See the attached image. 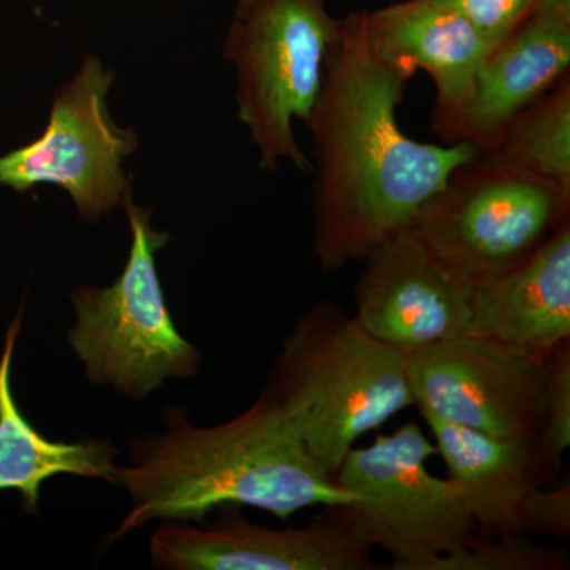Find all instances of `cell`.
I'll return each instance as SVG.
<instances>
[{
	"instance_id": "obj_1",
	"label": "cell",
	"mask_w": 570,
	"mask_h": 570,
	"mask_svg": "<svg viewBox=\"0 0 570 570\" xmlns=\"http://www.w3.org/2000/svg\"><path fill=\"white\" fill-rule=\"evenodd\" d=\"M414 71L371 47L363 13L341 21L305 126L313 138V254L324 273L358 264L406 230L449 176L479 156L471 142H422L397 122Z\"/></svg>"
},
{
	"instance_id": "obj_2",
	"label": "cell",
	"mask_w": 570,
	"mask_h": 570,
	"mask_svg": "<svg viewBox=\"0 0 570 570\" xmlns=\"http://www.w3.org/2000/svg\"><path fill=\"white\" fill-rule=\"evenodd\" d=\"M165 430L129 441V466L112 464L115 485L129 494V512L108 542L151 521L204 523L223 505H249L279 520L309 508L355 501L307 452L272 396L213 426L190 422L186 409L165 406Z\"/></svg>"
},
{
	"instance_id": "obj_3",
	"label": "cell",
	"mask_w": 570,
	"mask_h": 570,
	"mask_svg": "<svg viewBox=\"0 0 570 570\" xmlns=\"http://www.w3.org/2000/svg\"><path fill=\"white\" fill-rule=\"evenodd\" d=\"M265 390L333 475L360 438L415 406L407 355L367 335L332 302L292 324Z\"/></svg>"
},
{
	"instance_id": "obj_4",
	"label": "cell",
	"mask_w": 570,
	"mask_h": 570,
	"mask_svg": "<svg viewBox=\"0 0 570 570\" xmlns=\"http://www.w3.org/2000/svg\"><path fill=\"white\" fill-rule=\"evenodd\" d=\"M124 206L132 234L127 264L108 287L70 292L75 324L67 341L89 384L145 401L168 379L197 376L202 354L176 330L165 303L156 254L170 234L153 227L149 209L130 198Z\"/></svg>"
},
{
	"instance_id": "obj_5",
	"label": "cell",
	"mask_w": 570,
	"mask_h": 570,
	"mask_svg": "<svg viewBox=\"0 0 570 570\" xmlns=\"http://www.w3.org/2000/svg\"><path fill=\"white\" fill-rule=\"evenodd\" d=\"M341 33L324 0H238L224 43L236 71L238 119L249 130L262 170L287 160L313 171L294 121L307 122Z\"/></svg>"
},
{
	"instance_id": "obj_6",
	"label": "cell",
	"mask_w": 570,
	"mask_h": 570,
	"mask_svg": "<svg viewBox=\"0 0 570 570\" xmlns=\"http://www.w3.org/2000/svg\"><path fill=\"white\" fill-rule=\"evenodd\" d=\"M434 453L422 428L409 422L352 449L335 472L337 485L355 501L328 509L356 539L389 554V570H426L478 532L455 482L428 469Z\"/></svg>"
},
{
	"instance_id": "obj_7",
	"label": "cell",
	"mask_w": 570,
	"mask_h": 570,
	"mask_svg": "<svg viewBox=\"0 0 570 570\" xmlns=\"http://www.w3.org/2000/svg\"><path fill=\"white\" fill-rule=\"evenodd\" d=\"M568 219L570 190L479 154L449 176L406 230L474 285L530 257Z\"/></svg>"
},
{
	"instance_id": "obj_8",
	"label": "cell",
	"mask_w": 570,
	"mask_h": 570,
	"mask_svg": "<svg viewBox=\"0 0 570 570\" xmlns=\"http://www.w3.org/2000/svg\"><path fill=\"white\" fill-rule=\"evenodd\" d=\"M112 73L88 56L56 92L50 122L39 140L0 157V186L18 193L37 184L62 187L85 220L126 205L130 186L122 163L137 149V135L112 122L107 97Z\"/></svg>"
},
{
	"instance_id": "obj_9",
	"label": "cell",
	"mask_w": 570,
	"mask_h": 570,
	"mask_svg": "<svg viewBox=\"0 0 570 570\" xmlns=\"http://www.w3.org/2000/svg\"><path fill=\"white\" fill-rule=\"evenodd\" d=\"M406 355L420 412L538 448L546 358L469 333Z\"/></svg>"
},
{
	"instance_id": "obj_10",
	"label": "cell",
	"mask_w": 570,
	"mask_h": 570,
	"mask_svg": "<svg viewBox=\"0 0 570 570\" xmlns=\"http://www.w3.org/2000/svg\"><path fill=\"white\" fill-rule=\"evenodd\" d=\"M239 505L213 523L168 521L153 532L154 568L165 570H377L373 549L325 509L303 528L261 527Z\"/></svg>"
},
{
	"instance_id": "obj_11",
	"label": "cell",
	"mask_w": 570,
	"mask_h": 570,
	"mask_svg": "<svg viewBox=\"0 0 570 570\" xmlns=\"http://www.w3.org/2000/svg\"><path fill=\"white\" fill-rule=\"evenodd\" d=\"M363 264L352 318L374 340L411 354L468 333L472 284L438 264L407 230L390 236Z\"/></svg>"
},
{
	"instance_id": "obj_12",
	"label": "cell",
	"mask_w": 570,
	"mask_h": 570,
	"mask_svg": "<svg viewBox=\"0 0 570 570\" xmlns=\"http://www.w3.org/2000/svg\"><path fill=\"white\" fill-rule=\"evenodd\" d=\"M570 70V0H539L475 75L464 102L434 132L444 142H471L487 153L524 108Z\"/></svg>"
},
{
	"instance_id": "obj_13",
	"label": "cell",
	"mask_w": 570,
	"mask_h": 570,
	"mask_svg": "<svg viewBox=\"0 0 570 570\" xmlns=\"http://www.w3.org/2000/svg\"><path fill=\"white\" fill-rule=\"evenodd\" d=\"M468 333L542 358L570 340V219L519 265L472 285Z\"/></svg>"
},
{
	"instance_id": "obj_14",
	"label": "cell",
	"mask_w": 570,
	"mask_h": 570,
	"mask_svg": "<svg viewBox=\"0 0 570 570\" xmlns=\"http://www.w3.org/2000/svg\"><path fill=\"white\" fill-rule=\"evenodd\" d=\"M362 13L367 41L384 61L430 75L436 89L433 124L464 102L480 66L497 47L436 0H403Z\"/></svg>"
},
{
	"instance_id": "obj_15",
	"label": "cell",
	"mask_w": 570,
	"mask_h": 570,
	"mask_svg": "<svg viewBox=\"0 0 570 570\" xmlns=\"http://www.w3.org/2000/svg\"><path fill=\"white\" fill-rule=\"evenodd\" d=\"M420 414L436 439V452L463 494L478 531L490 538L527 534L531 499L547 485L538 448Z\"/></svg>"
},
{
	"instance_id": "obj_16",
	"label": "cell",
	"mask_w": 570,
	"mask_h": 570,
	"mask_svg": "<svg viewBox=\"0 0 570 570\" xmlns=\"http://www.w3.org/2000/svg\"><path fill=\"white\" fill-rule=\"evenodd\" d=\"M22 306L7 332L0 356V491L17 490L26 512L39 513L40 487L59 474L107 480L119 450L107 438L50 441L22 415L10 385L11 360L21 330Z\"/></svg>"
},
{
	"instance_id": "obj_17",
	"label": "cell",
	"mask_w": 570,
	"mask_h": 570,
	"mask_svg": "<svg viewBox=\"0 0 570 570\" xmlns=\"http://www.w3.org/2000/svg\"><path fill=\"white\" fill-rule=\"evenodd\" d=\"M570 190V77L566 75L508 124L487 153Z\"/></svg>"
},
{
	"instance_id": "obj_18",
	"label": "cell",
	"mask_w": 570,
	"mask_h": 570,
	"mask_svg": "<svg viewBox=\"0 0 570 570\" xmlns=\"http://www.w3.org/2000/svg\"><path fill=\"white\" fill-rule=\"evenodd\" d=\"M569 562L568 551L539 546L527 534H475L463 549L431 561L426 570H564Z\"/></svg>"
},
{
	"instance_id": "obj_19",
	"label": "cell",
	"mask_w": 570,
	"mask_h": 570,
	"mask_svg": "<svg viewBox=\"0 0 570 570\" xmlns=\"http://www.w3.org/2000/svg\"><path fill=\"white\" fill-rule=\"evenodd\" d=\"M570 445V340L543 362L538 450L547 483L554 482Z\"/></svg>"
},
{
	"instance_id": "obj_20",
	"label": "cell",
	"mask_w": 570,
	"mask_h": 570,
	"mask_svg": "<svg viewBox=\"0 0 570 570\" xmlns=\"http://www.w3.org/2000/svg\"><path fill=\"white\" fill-rule=\"evenodd\" d=\"M459 13L494 45L508 39L510 33L527 20L539 0H436Z\"/></svg>"
},
{
	"instance_id": "obj_21",
	"label": "cell",
	"mask_w": 570,
	"mask_h": 570,
	"mask_svg": "<svg viewBox=\"0 0 570 570\" xmlns=\"http://www.w3.org/2000/svg\"><path fill=\"white\" fill-rule=\"evenodd\" d=\"M527 534L551 535L561 540L570 538V483L547 490L540 487L528 509Z\"/></svg>"
}]
</instances>
